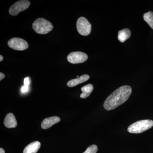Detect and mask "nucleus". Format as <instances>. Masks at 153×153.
<instances>
[{"instance_id":"nucleus-19","label":"nucleus","mask_w":153,"mask_h":153,"mask_svg":"<svg viewBox=\"0 0 153 153\" xmlns=\"http://www.w3.org/2000/svg\"><path fill=\"white\" fill-rule=\"evenodd\" d=\"M4 150L2 149V148H0V153H5Z\"/></svg>"},{"instance_id":"nucleus-15","label":"nucleus","mask_w":153,"mask_h":153,"mask_svg":"<svg viewBox=\"0 0 153 153\" xmlns=\"http://www.w3.org/2000/svg\"><path fill=\"white\" fill-rule=\"evenodd\" d=\"M98 150V148L95 145H92L87 148V149L83 153H96Z\"/></svg>"},{"instance_id":"nucleus-4","label":"nucleus","mask_w":153,"mask_h":153,"mask_svg":"<svg viewBox=\"0 0 153 153\" xmlns=\"http://www.w3.org/2000/svg\"><path fill=\"white\" fill-rule=\"evenodd\" d=\"M76 29L79 34L87 36L90 34L91 25L87 19L83 17H80L76 22Z\"/></svg>"},{"instance_id":"nucleus-7","label":"nucleus","mask_w":153,"mask_h":153,"mask_svg":"<svg viewBox=\"0 0 153 153\" xmlns=\"http://www.w3.org/2000/svg\"><path fill=\"white\" fill-rule=\"evenodd\" d=\"M88 58L87 54L80 52H72L67 56L68 62L72 64H77L83 63L86 61Z\"/></svg>"},{"instance_id":"nucleus-3","label":"nucleus","mask_w":153,"mask_h":153,"mask_svg":"<svg viewBox=\"0 0 153 153\" xmlns=\"http://www.w3.org/2000/svg\"><path fill=\"white\" fill-rule=\"evenodd\" d=\"M33 30L39 34H47L53 29L52 23L44 18H39L36 20L33 24Z\"/></svg>"},{"instance_id":"nucleus-6","label":"nucleus","mask_w":153,"mask_h":153,"mask_svg":"<svg viewBox=\"0 0 153 153\" xmlns=\"http://www.w3.org/2000/svg\"><path fill=\"white\" fill-rule=\"evenodd\" d=\"M8 45L14 50L23 51L29 47L27 42L22 38H11L8 42Z\"/></svg>"},{"instance_id":"nucleus-16","label":"nucleus","mask_w":153,"mask_h":153,"mask_svg":"<svg viewBox=\"0 0 153 153\" xmlns=\"http://www.w3.org/2000/svg\"><path fill=\"white\" fill-rule=\"evenodd\" d=\"M28 89H29L28 86L25 85L22 87V91L23 93H25V92H27V91Z\"/></svg>"},{"instance_id":"nucleus-17","label":"nucleus","mask_w":153,"mask_h":153,"mask_svg":"<svg viewBox=\"0 0 153 153\" xmlns=\"http://www.w3.org/2000/svg\"><path fill=\"white\" fill-rule=\"evenodd\" d=\"M24 84L25 85L28 86L30 84V80H29V77H26L24 79Z\"/></svg>"},{"instance_id":"nucleus-18","label":"nucleus","mask_w":153,"mask_h":153,"mask_svg":"<svg viewBox=\"0 0 153 153\" xmlns=\"http://www.w3.org/2000/svg\"><path fill=\"white\" fill-rule=\"evenodd\" d=\"M5 77V75L4 73H2V72H1L0 73V81L4 79Z\"/></svg>"},{"instance_id":"nucleus-10","label":"nucleus","mask_w":153,"mask_h":153,"mask_svg":"<svg viewBox=\"0 0 153 153\" xmlns=\"http://www.w3.org/2000/svg\"><path fill=\"white\" fill-rule=\"evenodd\" d=\"M90 78V76L88 74H83L79 78L71 79L69 80L67 83V85L69 87H74L79 84L83 83V82L87 81Z\"/></svg>"},{"instance_id":"nucleus-5","label":"nucleus","mask_w":153,"mask_h":153,"mask_svg":"<svg viewBox=\"0 0 153 153\" xmlns=\"http://www.w3.org/2000/svg\"><path fill=\"white\" fill-rule=\"evenodd\" d=\"M30 5V2L27 0L19 1L11 6L9 9V13L12 16H17L19 13L27 9Z\"/></svg>"},{"instance_id":"nucleus-14","label":"nucleus","mask_w":153,"mask_h":153,"mask_svg":"<svg viewBox=\"0 0 153 153\" xmlns=\"http://www.w3.org/2000/svg\"><path fill=\"white\" fill-rule=\"evenodd\" d=\"M143 19L153 30V12L149 11L144 14Z\"/></svg>"},{"instance_id":"nucleus-20","label":"nucleus","mask_w":153,"mask_h":153,"mask_svg":"<svg viewBox=\"0 0 153 153\" xmlns=\"http://www.w3.org/2000/svg\"><path fill=\"white\" fill-rule=\"evenodd\" d=\"M0 57H1V58H0V61L1 62V61L3 60L4 58H3V57L1 55H0Z\"/></svg>"},{"instance_id":"nucleus-8","label":"nucleus","mask_w":153,"mask_h":153,"mask_svg":"<svg viewBox=\"0 0 153 153\" xmlns=\"http://www.w3.org/2000/svg\"><path fill=\"white\" fill-rule=\"evenodd\" d=\"M60 121V117L54 116L45 119L41 123V128L44 129H48L52 127L55 124L58 123Z\"/></svg>"},{"instance_id":"nucleus-9","label":"nucleus","mask_w":153,"mask_h":153,"mask_svg":"<svg viewBox=\"0 0 153 153\" xmlns=\"http://www.w3.org/2000/svg\"><path fill=\"white\" fill-rule=\"evenodd\" d=\"M4 124L6 127L9 128H13L17 126V120L13 114L10 113L7 114L4 120Z\"/></svg>"},{"instance_id":"nucleus-1","label":"nucleus","mask_w":153,"mask_h":153,"mask_svg":"<svg viewBox=\"0 0 153 153\" xmlns=\"http://www.w3.org/2000/svg\"><path fill=\"white\" fill-rule=\"evenodd\" d=\"M131 92V88L129 85L119 88L105 100L103 104L105 109L112 110L123 104L128 100Z\"/></svg>"},{"instance_id":"nucleus-11","label":"nucleus","mask_w":153,"mask_h":153,"mask_svg":"<svg viewBox=\"0 0 153 153\" xmlns=\"http://www.w3.org/2000/svg\"><path fill=\"white\" fill-rule=\"evenodd\" d=\"M41 146V143L39 142H33L25 147L23 153H36L39 150Z\"/></svg>"},{"instance_id":"nucleus-12","label":"nucleus","mask_w":153,"mask_h":153,"mask_svg":"<svg viewBox=\"0 0 153 153\" xmlns=\"http://www.w3.org/2000/svg\"><path fill=\"white\" fill-rule=\"evenodd\" d=\"M131 35V32L130 30L128 29H123L119 31L118 39L121 43H123L130 37Z\"/></svg>"},{"instance_id":"nucleus-13","label":"nucleus","mask_w":153,"mask_h":153,"mask_svg":"<svg viewBox=\"0 0 153 153\" xmlns=\"http://www.w3.org/2000/svg\"><path fill=\"white\" fill-rule=\"evenodd\" d=\"M94 87L93 85L91 84H88L81 88V90L82 93L80 97L81 98H86L89 96L91 93L93 91Z\"/></svg>"},{"instance_id":"nucleus-2","label":"nucleus","mask_w":153,"mask_h":153,"mask_svg":"<svg viewBox=\"0 0 153 153\" xmlns=\"http://www.w3.org/2000/svg\"><path fill=\"white\" fill-rule=\"evenodd\" d=\"M153 126V120H145L138 121L132 124L129 126L127 130L131 133H141L151 128Z\"/></svg>"}]
</instances>
